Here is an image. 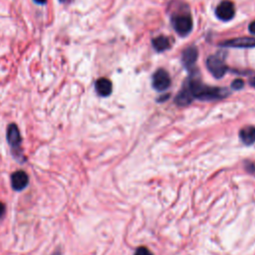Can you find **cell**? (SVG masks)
I'll return each instance as SVG.
<instances>
[{"label": "cell", "instance_id": "obj_1", "mask_svg": "<svg viewBox=\"0 0 255 255\" xmlns=\"http://www.w3.org/2000/svg\"><path fill=\"white\" fill-rule=\"evenodd\" d=\"M186 87L188 88L193 99H198L201 101H213L220 100L225 98L229 93L224 88L210 87L202 84L196 77L189 78L186 83Z\"/></svg>", "mask_w": 255, "mask_h": 255}, {"label": "cell", "instance_id": "obj_2", "mask_svg": "<svg viewBox=\"0 0 255 255\" xmlns=\"http://www.w3.org/2000/svg\"><path fill=\"white\" fill-rule=\"evenodd\" d=\"M173 29L179 36H186L190 33L193 27L192 18L189 14H177L171 18Z\"/></svg>", "mask_w": 255, "mask_h": 255}, {"label": "cell", "instance_id": "obj_3", "mask_svg": "<svg viewBox=\"0 0 255 255\" xmlns=\"http://www.w3.org/2000/svg\"><path fill=\"white\" fill-rule=\"evenodd\" d=\"M206 67L208 71L215 77V78H221L225 75L227 72V67L224 64V61L221 57L213 55L209 56L206 60Z\"/></svg>", "mask_w": 255, "mask_h": 255}, {"label": "cell", "instance_id": "obj_4", "mask_svg": "<svg viewBox=\"0 0 255 255\" xmlns=\"http://www.w3.org/2000/svg\"><path fill=\"white\" fill-rule=\"evenodd\" d=\"M6 138L7 142L9 143L12 150H15L16 152L14 154L19 155L21 143H22V137L20 130L16 124L12 123L7 127V132H6Z\"/></svg>", "mask_w": 255, "mask_h": 255}, {"label": "cell", "instance_id": "obj_5", "mask_svg": "<svg viewBox=\"0 0 255 255\" xmlns=\"http://www.w3.org/2000/svg\"><path fill=\"white\" fill-rule=\"evenodd\" d=\"M170 77L163 69H158L152 76V87L158 92L165 91L170 86Z\"/></svg>", "mask_w": 255, "mask_h": 255}, {"label": "cell", "instance_id": "obj_6", "mask_svg": "<svg viewBox=\"0 0 255 255\" xmlns=\"http://www.w3.org/2000/svg\"><path fill=\"white\" fill-rule=\"evenodd\" d=\"M216 16L222 21H229L235 15V7L233 2L229 0L222 1L215 10Z\"/></svg>", "mask_w": 255, "mask_h": 255}, {"label": "cell", "instance_id": "obj_7", "mask_svg": "<svg viewBox=\"0 0 255 255\" xmlns=\"http://www.w3.org/2000/svg\"><path fill=\"white\" fill-rule=\"evenodd\" d=\"M222 47H230V48H254L255 47V38L251 37H240L234 38L230 40H226L220 43Z\"/></svg>", "mask_w": 255, "mask_h": 255}, {"label": "cell", "instance_id": "obj_8", "mask_svg": "<svg viewBox=\"0 0 255 255\" xmlns=\"http://www.w3.org/2000/svg\"><path fill=\"white\" fill-rule=\"evenodd\" d=\"M29 183V176L24 170H17L11 174V185L14 190L21 191Z\"/></svg>", "mask_w": 255, "mask_h": 255}, {"label": "cell", "instance_id": "obj_9", "mask_svg": "<svg viewBox=\"0 0 255 255\" xmlns=\"http://www.w3.org/2000/svg\"><path fill=\"white\" fill-rule=\"evenodd\" d=\"M198 57V50L196 47L186 48L181 55V61L185 68L190 69L195 64Z\"/></svg>", "mask_w": 255, "mask_h": 255}, {"label": "cell", "instance_id": "obj_10", "mask_svg": "<svg viewBox=\"0 0 255 255\" xmlns=\"http://www.w3.org/2000/svg\"><path fill=\"white\" fill-rule=\"evenodd\" d=\"M95 88L98 95H100L101 97H108L111 95L113 91L112 82L107 78L98 79L95 84Z\"/></svg>", "mask_w": 255, "mask_h": 255}, {"label": "cell", "instance_id": "obj_11", "mask_svg": "<svg viewBox=\"0 0 255 255\" xmlns=\"http://www.w3.org/2000/svg\"><path fill=\"white\" fill-rule=\"evenodd\" d=\"M193 100V97L191 96L188 88L186 87V85L184 84L183 88L181 89V91L176 95L175 99H174V102L176 105L180 106V107H184V106H187L189 105Z\"/></svg>", "mask_w": 255, "mask_h": 255}, {"label": "cell", "instance_id": "obj_12", "mask_svg": "<svg viewBox=\"0 0 255 255\" xmlns=\"http://www.w3.org/2000/svg\"><path fill=\"white\" fill-rule=\"evenodd\" d=\"M239 137L246 145H251L255 142V127L249 126L242 128L239 132Z\"/></svg>", "mask_w": 255, "mask_h": 255}, {"label": "cell", "instance_id": "obj_13", "mask_svg": "<svg viewBox=\"0 0 255 255\" xmlns=\"http://www.w3.org/2000/svg\"><path fill=\"white\" fill-rule=\"evenodd\" d=\"M152 46L157 52H163L170 46L169 39L165 36H158L152 40Z\"/></svg>", "mask_w": 255, "mask_h": 255}, {"label": "cell", "instance_id": "obj_14", "mask_svg": "<svg viewBox=\"0 0 255 255\" xmlns=\"http://www.w3.org/2000/svg\"><path fill=\"white\" fill-rule=\"evenodd\" d=\"M243 86H244V82L241 79H236L231 84V88L234 90H240L243 88Z\"/></svg>", "mask_w": 255, "mask_h": 255}, {"label": "cell", "instance_id": "obj_15", "mask_svg": "<svg viewBox=\"0 0 255 255\" xmlns=\"http://www.w3.org/2000/svg\"><path fill=\"white\" fill-rule=\"evenodd\" d=\"M134 255H152L151 252L145 247H139L134 252Z\"/></svg>", "mask_w": 255, "mask_h": 255}, {"label": "cell", "instance_id": "obj_16", "mask_svg": "<svg viewBox=\"0 0 255 255\" xmlns=\"http://www.w3.org/2000/svg\"><path fill=\"white\" fill-rule=\"evenodd\" d=\"M5 210H6V207H5L4 203L0 201V218H2V216L4 215V213H5Z\"/></svg>", "mask_w": 255, "mask_h": 255}, {"label": "cell", "instance_id": "obj_17", "mask_svg": "<svg viewBox=\"0 0 255 255\" xmlns=\"http://www.w3.org/2000/svg\"><path fill=\"white\" fill-rule=\"evenodd\" d=\"M248 29H249L250 33H252V34H255V21H253V22H251V23L249 24V27H248Z\"/></svg>", "mask_w": 255, "mask_h": 255}, {"label": "cell", "instance_id": "obj_18", "mask_svg": "<svg viewBox=\"0 0 255 255\" xmlns=\"http://www.w3.org/2000/svg\"><path fill=\"white\" fill-rule=\"evenodd\" d=\"M34 2H35V3H37V4L43 5V4H46L47 0H34Z\"/></svg>", "mask_w": 255, "mask_h": 255}, {"label": "cell", "instance_id": "obj_19", "mask_svg": "<svg viewBox=\"0 0 255 255\" xmlns=\"http://www.w3.org/2000/svg\"><path fill=\"white\" fill-rule=\"evenodd\" d=\"M250 84L253 86V87H255V78L253 79V80H251V82H250Z\"/></svg>", "mask_w": 255, "mask_h": 255}, {"label": "cell", "instance_id": "obj_20", "mask_svg": "<svg viewBox=\"0 0 255 255\" xmlns=\"http://www.w3.org/2000/svg\"><path fill=\"white\" fill-rule=\"evenodd\" d=\"M53 255H61V253L60 252H55Z\"/></svg>", "mask_w": 255, "mask_h": 255}, {"label": "cell", "instance_id": "obj_21", "mask_svg": "<svg viewBox=\"0 0 255 255\" xmlns=\"http://www.w3.org/2000/svg\"><path fill=\"white\" fill-rule=\"evenodd\" d=\"M59 1H60V2H65L66 0H59Z\"/></svg>", "mask_w": 255, "mask_h": 255}]
</instances>
